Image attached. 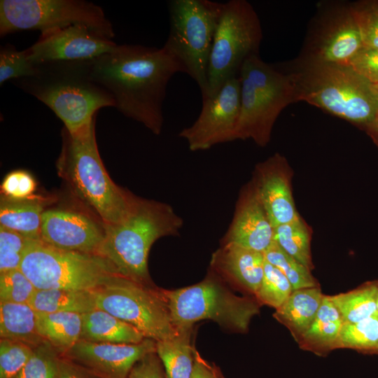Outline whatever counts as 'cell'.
Segmentation results:
<instances>
[{
	"mask_svg": "<svg viewBox=\"0 0 378 378\" xmlns=\"http://www.w3.org/2000/svg\"><path fill=\"white\" fill-rule=\"evenodd\" d=\"M181 65L163 48L117 45L91 60V77L113 97L125 116L161 134L163 102L168 83Z\"/></svg>",
	"mask_w": 378,
	"mask_h": 378,
	"instance_id": "1",
	"label": "cell"
},
{
	"mask_svg": "<svg viewBox=\"0 0 378 378\" xmlns=\"http://www.w3.org/2000/svg\"><path fill=\"white\" fill-rule=\"evenodd\" d=\"M95 121L75 132L62 130V147L57 167L71 191L104 225L120 222L136 196L117 186L102 161L95 136Z\"/></svg>",
	"mask_w": 378,
	"mask_h": 378,
	"instance_id": "2",
	"label": "cell"
},
{
	"mask_svg": "<svg viewBox=\"0 0 378 378\" xmlns=\"http://www.w3.org/2000/svg\"><path fill=\"white\" fill-rule=\"evenodd\" d=\"M183 225V219L169 204L136 197L120 222L104 225V238L97 255L118 275L155 286L148 268L150 249L158 239L177 235Z\"/></svg>",
	"mask_w": 378,
	"mask_h": 378,
	"instance_id": "3",
	"label": "cell"
},
{
	"mask_svg": "<svg viewBox=\"0 0 378 378\" xmlns=\"http://www.w3.org/2000/svg\"><path fill=\"white\" fill-rule=\"evenodd\" d=\"M37 73L15 84L49 107L75 132L91 123L99 110L114 107L111 95L91 77V60L36 64Z\"/></svg>",
	"mask_w": 378,
	"mask_h": 378,
	"instance_id": "4",
	"label": "cell"
},
{
	"mask_svg": "<svg viewBox=\"0 0 378 378\" xmlns=\"http://www.w3.org/2000/svg\"><path fill=\"white\" fill-rule=\"evenodd\" d=\"M284 69L292 75L299 102H305L363 129L378 110L370 84L349 66L296 59Z\"/></svg>",
	"mask_w": 378,
	"mask_h": 378,
	"instance_id": "5",
	"label": "cell"
},
{
	"mask_svg": "<svg viewBox=\"0 0 378 378\" xmlns=\"http://www.w3.org/2000/svg\"><path fill=\"white\" fill-rule=\"evenodd\" d=\"M240 115L237 139H252L265 146L281 112L298 102L294 79L288 71L264 62L259 54L243 63L239 74Z\"/></svg>",
	"mask_w": 378,
	"mask_h": 378,
	"instance_id": "6",
	"label": "cell"
},
{
	"mask_svg": "<svg viewBox=\"0 0 378 378\" xmlns=\"http://www.w3.org/2000/svg\"><path fill=\"white\" fill-rule=\"evenodd\" d=\"M162 293L178 330L209 319L227 330L246 332L261 305L255 297L234 294L212 271L198 284L176 290L162 289Z\"/></svg>",
	"mask_w": 378,
	"mask_h": 378,
	"instance_id": "7",
	"label": "cell"
},
{
	"mask_svg": "<svg viewBox=\"0 0 378 378\" xmlns=\"http://www.w3.org/2000/svg\"><path fill=\"white\" fill-rule=\"evenodd\" d=\"M222 7L209 0L169 3V32L162 47L195 81L202 99L208 94V64Z\"/></svg>",
	"mask_w": 378,
	"mask_h": 378,
	"instance_id": "8",
	"label": "cell"
},
{
	"mask_svg": "<svg viewBox=\"0 0 378 378\" xmlns=\"http://www.w3.org/2000/svg\"><path fill=\"white\" fill-rule=\"evenodd\" d=\"M20 270L37 290L90 291L118 275L104 258L29 239Z\"/></svg>",
	"mask_w": 378,
	"mask_h": 378,
	"instance_id": "9",
	"label": "cell"
},
{
	"mask_svg": "<svg viewBox=\"0 0 378 378\" xmlns=\"http://www.w3.org/2000/svg\"><path fill=\"white\" fill-rule=\"evenodd\" d=\"M262 39L259 17L248 1L223 3L209 60L206 98L214 97L227 80L239 76L244 61L259 54Z\"/></svg>",
	"mask_w": 378,
	"mask_h": 378,
	"instance_id": "10",
	"label": "cell"
},
{
	"mask_svg": "<svg viewBox=\"0 0 378 378\" xmlns=\"http://www.w3.org/2000/svg\"><path fill=\"white\" fill-rule=\"evenodd\" d=\"M90 291L96 308L134 326L146 338L158 342L178 333L162 288L114 275Z\"/></svg>",
	"mask_w": 378,
	"mask_h": 378,
	"instance_id": "11",
	"label": "cell"
},
{
	"mask_svg": "<svg viewBox=\"0 0 378 378\" xmlns=\"http://www.w3.org/2000/svg\"><path fill=\"white\" fill-rule=\"evenodd\" d=\"M83 24L112 40L115 32L104 10L84 0H1L0 35L39 30L41 33Z\"/></svg>",
	"mask_w": 378,
	"mask_h": 378,
	"instance_id": "12",
	"label": "cell"
},
{
	"mask_svg": "<svg viewBox=\"0 0 378 378\" xmlns=\"http://www.w3.org/2000/svg\"><path fill=\"white\" fill-rule=\"evenodd\" d=\"M363 47L350 3L326 1L317 4L296 60L349 66Z\"/></svg>",
	"mask_w": 378,
	"mask_h": 378,
	"instance_id": "13",
	"label": "cell"
},
{
	"mask_svg": "<svg viewBox=\"0 0 378 378\" xmlns=\"http://www.w3.org/2000/svg\"><path fill=\"white\" fill-rule=\"evenodd\" d=\"M240 115V80H227L212 97L202 99L201 111L195 121L183 128L178 136L191 151L208 150L236 140Z\"/></svg>",
	"mask_w": 378,
	"mask_h": 378,
	"instance_id": "14",
	"label": "cell"
},
{
	"mask_svg": "<svg viewBox=\"0 0 378 378\" xmlns=\"http://www.w3.org/2000/svg\"><path fill=\"white\" fill-rule=\"evenodd\" d=\"M83 24H74L41 33L39 38L25 50L34 64L59 61H86L113 50L117 46Z\"/></svg>",
	"mask_w": 378,
	"mask_h": 378,
	"instance_id": "15",
	"label": "cell"
},
{
	"mask_svg": "<svg viewBox=\"0 0 378 378\" xmlns=\"http://www.w3.org/2000/svg\"><path fill=\"white\" fill-rule=\"evenodd\" d=\"M156 352V342L145 338L139 344L97 343L80 340L62 358L99 378H128L134 365Z\"/></svg>",
	"mask_w": 378,
	"mask_h": 378,
	"instance_id": "16",
	"label": "cell"
},
{
	"mask_svg": "<svg viewBox=\"0 0 378 378\" xmlns=\"http://www.w3.org/2000/svg\"><path fill=\"white\" fill-rule=\"evenodd\" d=\"M104 234L103 223L82 213L62 209L43 213L41 240L52 246L97 255Z\"/></svg>",
	"mask_w": 378,
	"mask_h": 378,
	"instance_id": "17",
	"label": "cell"
},
{
	"mask_svg": "<svg viewBox=\"0 0 378 378\" xmlns=\"http://www.w3.org/2000/svg\"><path fill=\"white\" fill-rule=\"evenodd\" d=\"M286 159L276 153L256 166L252 181L274 228L300 217L293 201Z\"/></svg>",
	"mask_w": 378,
	"mask_h": 378,
	"instance_id": "18",
	"label": "cell"
},
{
	"mask_svg": "<svg viewBox=\"0 0 378 378\" xmlns=\"http://www.w3.org/2000/svg\"><path fill=\"white\" fill-rule=\"evenodd\" d=\"M274 228L251 182L239 195L222 244H234L264 253L274 241Z\"/></svg>",
	"mask_w": 378,
	"mask_h": 378,
	"instance_id": "19",
	"label": "cell"
},
{
	"mask_svg": "<svg viewBox=\"0 0 378 378\" xmlns=\"http://www.w3.org/2000/svg\"><path fill=\"white\" fill-rule=\"evenodd\" d=\"M264 264L263 253L230 243L222 244L210 262L219 278L254 297L262 280Z\"/></svg>",
	"mask_w": 378,
	"mask_h": 378,
	"instance_id": "20",
	"label": "cell"
},
{
	"mask_svg": "<svg viewBox=\"0 0 378 378\" xmlns=\"http://www.w3.org/2000/svg\"><path fill=\"white\" fill-rule=\"evenodd\" d=\"M324 295L320 286L293 290L273 316L298 342L314 320Z\"/></svg>",
	"mask_w": 378,
	"mask_h": 378,
	"instance_id": "21",
	"label": "cell"
},
{
	"mask_svg": "<svg viewBox=\"0 0 378 378\" xmlns=\"http://www.w3.org/2000/svg\"><path fill=\"white\" fill-rule=\"evenodd\" d=\"M80 340L109 344H139L146 337L136 328L100 309L82 314Z\"/></svg>",
	"mask_w": 378,
	"mask_h": 378,
	"instance_id": "22",
	"label": "cell"
},
{
	"mask_svg": "<svg viewBox=\"0 0 378 378\" xmlns=\"http://www.w3.org/2000/svg\"><path fill=\"white\" fill-rule=\"evenodd\" d=\"M343 324L340 312L325 295L314 320L297 343L303 350L324 356L337 349Z\"/></svg>",
	"mask_w": 378,
	"mask_h": 378,
	"instance_id": "23",
	"label": "cell"
},
{
	"mask_svg": "<svg viewBox=\"0 0 378 378\" xmlns=\"http://www.w3.org/2000/svg\"><path fill=\"white\" fill-rule=\"evenodd\" d=\"M43 200L36 196L27 200H13L3 196L0 206V226L27 239H41Z\"/></svg>",
	"mask_w": 378,
	"mask_h": 378,
	"instance_id": "24",
	"label": "cell"
},
{
	"mask_svg": "<svg viewBox=\"0 0 378 378\" xmlns=\"http://www.w3.org/2000/svg\"><path fill=\"white\" fill-rule=\"evenodd\" d=\"M0 337L34 349L46 341L37 326V313L29 304L0 302Z\"/></svg>",
	"mask_w": 378,
	"mask_h": 378,
	"instance_id": "25",
	"label": "cell"
},
{
	"mask_svg": "<svg viewBox=\"0 0 378 378\" xmlns=\"http://www.w3.org/2000/svg\"><path fill=\"white\" fill-rule=\"evenodd\" d=\"M37 326L44 341L62 355L80 340L83 328L82 314L37 313Z\"/></svg>",
	"mask_w": 378,
	"mask_h": 378,
	"instance_id": "26",
	"label": "cell"
},
{
	"mask_svg": "<svg viewBox=\"0 0 378 378\" xmlns=\"http://www.w3.org/2000/svg\"><path fill=\"white\" fill-rule=\"evenodd\" d=\"M193 327L183 328L174 337L156 342V354L167 378H190L195 348L191 343Z\"/></svg>",
	"mask_w": 378,
	"mask_h": 378,
	"instance_id": "27",
	"label": "cell"
},
{
	"mask_svg": "<svg viewBox=\"0 0 378 378\" xmlns=\"http://www.w3.org/2000/svg\"><path fill=\"white\" fill-rule=\"evenodd\" d=\"M328 298L344 323H357L378 316L377 280L368 281L351 290Z\"/></svg>",
	"mask_w": 378,
	"mask_h": 378,
	"instance_id": "28",
	"label": "cell"
},
{
	"mask_svg": "<svg viewBox=\"0 0 378 378\" xmlns=\"http://www.w3.org/2000/svg\"><path fill=\"white\" fill-rule=\"evenodd\" d=\"M29 304L38 314H83L96 308L91 291L67 289H36Z\"/></svg>",
	"mask_w": 378,
	"mask_h": 378,
	"instance_id": "29",
	"label": "cell"
},
{
	"mask_svg": "<svg viewBox=\"0 0 378 378\" xmlns=\"http://www.w3.org/2000/svg\"><path fill=\"white\" fill-rule=\"evenodd\" d=\"M274 241L288 255L311 271L314 269L311 232L301 217L274 227Z\"/></svg>",
	"mask_w": 378,
	"mask_h": 378,
	"instance_id": "30",
	"label": "cell"
},
{
	"mask_svg": "<svg viewBox=\"0 0 378 378\" xmlns=\"http://www.w3.org/2000/svg\"><path fill=\"white\" fill-rule=\"evenodd\" d=\"M337 349H350L378 354V316L353 323H344Z\"/></svg>",
	"mask_w": 378,
	"mask_h": 378,
	"instance_id": "31",
	"label": "cell"
},
{
	"mask_svg": "<svg viewBox=\"0 0 378 378\" xmlns=\"http://www.w3.org/2000/svg\"><path fill=\"white\" fill-rule=\"evenodd\" d=\"M263 253L265 260L288 279L293 290L320 286L311 270L286 253L274 241Z\"/></svg>",
	"mask_w": 378,
	"mask_h": 378,
	"instance_id": "32",
	"label": "cell"
},
{
	"mask_svg": "<svg viewBox=\"0 0 378 378\" xmlns=\"http://www.w3.org/2000/svg\"><path fill=\"white\" fill-rule=\"evenodd\" d=\"M292 292V286L286 276L265 258L262 280L255 295L258 302L261 305H268L276 309L285 302Z\"/></svg>",
	"mask_w": 378,
	"mask_h": 378,
	"instance_id": "33",
	"label": "cell"
},
{
	"mask_svg": "<svg viewBox=\"0 0 378 378\" xmlns=\"http://www.w3.org/2000/svg\"><path fill=\"white\" fill-rule=\"evenodd\" d=\"M58 352L47 342L34 349L27 363L15 378H57Z\"/></svg>",
	"mask_w": 378,
	"mask_h": 378,
	"instance_id": "34",
	"label": "cell"
},
{
	"mask_svg": "<svg viewBox=\"0 0 378 378\" xmlns=\"http://www.w3.org/2000/svg\"><path fill=\"white\" fill-rule=\"evenodd\" d=\"M363 46L378 48V0L350 3Z\"/></svg>",
	"mask_w": 378,
	"mask_h": 378,
	"instance_id": "35",
	"label": "cell"
},
{
	"mask_svg": "<svg viewBox=\"0 0 378 378\" xmlns=\"http://www.w3.org/2000/svg\"><path fill=\"white\" fill-rule=\"evenodd\" d=\"M37 65L27 58L25 50H18L15 46L6 44L0 49V85L12 79L34 76Z\"/></svg>",
	"mask_w": 378,
	"mask_h": 378,
	"instance_id": "36",
	"label": "cell"
},
{
	"mask_svg": "<svg viewBox=\"0 0 378 378\" xmlns=\"http://www.w3.org/2000/svg\"><path fill=\"white\" fill-rule=\"evenodd\" d=\"M36 290L20 269L0 273V302L29 304Z\"/></svg>",
	"mask_w": 378,
	"mask_h": 378,
	"instance_id": "37",
	"label": "cell"
},
{
	"mask_svg": "<svg viewBox=\"0 0 378 378\" xmlns=\"http://www.w3.org/2000/svg\"><path fill=\"white\" fill-rule=\"evenodd\" d=\"M34 349L16 341L1 339L0 378H15L29 360Z\"/></svg>",
	"mask_w": 378,
	"mask_h": 378,
	"instance_id": "38",
	"label": "cell"
},
{
	"mask_svg": "<svg viewBox=\"0 0 378 378\" xmlns=\"http://www.w3.org/2000/svg\"><path fill=\"white\" fill-rule=\"evenodd\" d=\"M29 240L0 226V273L20 269Z\"/></svg>",
	"mask_w": 378,
	"mask_h": 378,
	"instance_id": "39",
	"label": "cell"
},
{
	"mask_svg": "<svg viewBox=\"0 0 378 378\" xmlns=\"http://www.w3.org/2000/svg\"><path fill=\"white\" fill-rule=\"evenodd\" d=\"M36 183L32 176L22 170L8 173L3 179L1 193L13 200H27L34 197Z\"/></svg>",
	"mask_w": 378,
	"mask_h": 378,
	"instance_id": "40",
	"label": "cell"
},
{
	"mask_svg": "<svg viewBox=\"0 0 378 378\" xmlns=\"http://www.w3.org/2000/svg\"><path fill=\"white\" fill-rule=\"evenodd\" d=\"M349 66L371 85L378 84V48L363 46L349 62Z\"/></svg>",
	"mask_w": 378,
	"mask_h": 378,
	"instance_id": "41",
	"label": "cell"
},
{
	"mask_svg": "<svg viewBox=\"0 0 378 378\" xmlns=\"http://www.w3.org/2000/svg\"><path fill=\"white\" fill-rule=\"evenodd\" d=\"M156 354L150 353L136 363L128 378H164L162 362Z\"/></svg>",
	"mask_w": 378,
	"mask_h": 378,
	"instance_id": "42",
	"label": "cell"
},
{
	"mask_svg": "<svg viewBox=\"0 0 378 378\" xmlns=\"http://www.w3.org/2000/svg\"><path fill=\"white\" fill-rule=\"evenodd\" d=\"M190 378H224L220 371L214 365L204 360L195 349L194 365Z\"/></svg>",
	"mask_w": 378,
	"mask_h": 378,
	"instance_id": "43",
	"label": "cell"
},
{
	"mask_svg": "<svg viewBox=\"0 0 378 378\" xmlns=\"http://www.w3.org/2000/svg\"><path fill=\"white\" fill-rule=\"evenodd\" d=\"M57 378H99L74 363L61 358Z\"/></svg>",
	"mask_w": 378,
	"mask_h": 378,
	"instance_id": "44",
	"label": "cell"
},
{
	"mask_svg": "<svg viewBox=\"0 0 378 378\" xmlns=\"http://www.w3.org/2000/svg\"><path fill=\"white\" fill-rule=\"evenodd\" d=\"M378 148V110L373 119L363 129Z\"/></svg>",
	"mask_w": 378,
	"mask_h": 378,
	"instance_id": "45",
	"label": "cell"
},
{
	"mask_svg": "<svg viewBox=\"0 0 378 378\" xmlns=\"http://www.w3.org/2000/svg\"><path fill=\"white\" fill-rule=\"evenodd\" d=\"M370 88H371V90L377 100V102H378V84L377 85H371L370 84Z\"/></svg>",
	"mask_w": 378,
	"mask_h": 378,
	"instance_id": "46",
	"label": "cell"
},
{
	"mask_svg": "<svg viewBox=\"0 0 378 378\" xmlns=\"http://www.w3.org/2000/svg\"><path fill=\"white\" fill-rule=\"evenodd\" d=\"M377 309H378V279L377 280Z\"/></svg>",
	"mask_w": 378,
	"mask_h": 378,
	"instance_id": "47",
	"label": "cell"
}]
</instances>
